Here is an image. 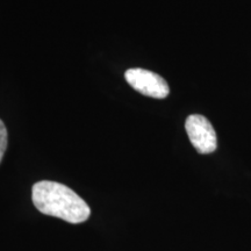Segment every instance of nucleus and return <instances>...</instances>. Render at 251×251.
<instances>
[{"label":"nucleus","instance_id":"obj_4","mask_svg":"<svg viewBox=\"0 0 251 251\" xmlns=\"http://www.w3.org/2000/svg\"><path fill=\"white\" fill-rule=\"evenodd\" d=\"M6 149H7V129L4 122L0 120V162L4 157Z\"/></svg>","mask_w":251,"mask_h":251},{"label":"nucleus","instance_id":"obj_2","mask_svg":"<svg viewBox=\"0 0 251 251\" xmlns=\"http://www.w3.org/2000/svg\"><path fill=\"white\" fill-rule=\"evenodd\" d=\"M185 129L192 146L199 153H212L218 147L216 133L211 122L200 114H192L186 119Z\"/></svg>","mask_w":251,"mask_h":251},{"label":"nucleus","instance_id":"obj_1","mask_svg":"<svg viewBox=\"0 0 251 251\" xmlns=\"http://www.w3.org/2000/svg\"><path fill=\"white\" fill-rule=\"evenodd\" d=\"M31 199L42 214L81 224L91 215V209L78 194L61 183L42 180L34 184Z\"/></svg>","mask_w":251,"mask_h":251},{"label":"nucleus","instance_id":"obj_3","mask_svg":"<svg viewBox=\"0 0 251 251\" xmlns=\"http://www.w3.org/2000/svg\"><path fill=\"white\" fill-rule=\"evenodd\" d=\"M126 80L129 85L147 97L155 99H164L170 93L168 83L164 78L155 72L135 68L129 69L125 74Z\"/></svg>","mask_w":251,"mask_h":251}]
</instances>
